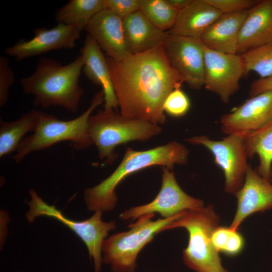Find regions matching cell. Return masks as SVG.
<instances>
[{
  "instance_id": "1",
  "label": "cell",
  "mask_w": 272,
  "mask_h": 272,
  "mask_svg": "<svg viewBox=\"0 0 272 272\" xmlns=\"http://www.w3.org/2000/svg\"><path fill=\"white\" fill-rule=\"evenodd\" d=\"M107 60L120 115L163 124L164 102L184 81L170 65L163 44L120 61Z\"/></svg>"
},
{
  "instance_id": "2",
  "label": "cell",
  "mask_w": 272,
  "mask_h": 272,
  "mask_svg": "<svg viewBox=\"0 0 272 272\" xmlns=\"http://www.w3.org/2000/svg\"><path fill=\"white\" fill-rule=\"evenodd\" d=\"M84 65L81 55L65 65L52 58L42 57L34 72L20 83L25 93L33 96L35 107L58 106L76 113L83 94L79 79Z\"/></svg>"
},
{
  "instance_id": "3",
  "label": "cell",
  "mask_w": 272,
  "mask_h": 272,
  "mask_svg": "<svg viewBox=\"0 0 272 272\" xmlns=\"http://www.w3.org/2000/svg\"><path fill=\"white\" fill-rule=\"evenodd\" d=\"M189 154L188 149L177 141L144 151L127 148L121 162L110 175L98 184L85 190L87 209L93 212L112 211L117 202L115 189L126 177L153 166L172 170L175 165L186 164Z\"/></svg>"
},
{
  "instance_id": "4",
  "label": "cell",
  "mask_w": 272,
  "mask_h": 272,
  "mask_svg": "<svg viewBox=\"0 0 272 272\" xmlns=\"http://www.w3.org/2000/svg\"><path fill=\"white\" fill-rule=\"evenodd\" d=\"M220 218L212 205L187 210L164 229L184 228L188 243L183 250L185 264L195 272H229L221 263L219 252L214 248L212 235L219 226Z\"/></svg>"
},
{
  "instance_id": "5",
  "label": "cell",
  "mask_w": 272,
  "mask_h": 272,
  "mask_svg": "<svg viewBox=\"0 0 272 272\" xmlns=\"http://www.w3.org/2000/svg\"><path fill=\"white\" fill-rule=\"evenodd\" d=\"M103 102L104 93L101 90L94 96L85 112L76 118L66 121L41 112L35 130L21 142L14 160L19 163L29 154L62 141H71L76 150L89 148L93 144L88 132L89 119L95 108Z\"/></svg>"
},
{
  "instance_id": "6",
  "label": "cell",
  "mask_w": 272,
  "mask_h": 272,
  "mask_svg": "<svg viewBox=\"0 0 272 272\" xmlns=\"http://www.w3.org/2000/svg\"><path fill=\"white\" fill-rule=\"evenodd\" d=\"M161 130L159 124L125 118L114 109L99 110L89 119V137L97 147L99 159L106 164H112L116 159L114 150L117 146L149 140Z\"/></svg>"
},
{
  "instance_id": "7",
  "label": "cell",
  "mask_w": 272,
  "mask_h": 272,
  "mask_svg": "<svg viewBox=\"0 0 272 272\" xmlns=\"http://www.w3.org/2000/svg\"><path fill=\"white\" fill-rule=\"evenodd\" d=\"M182 213L156 220H152L154 214L140 217L129 225L127 231L114 234L104 241L103 262L110 264L113 272H134L137 257L141 250Z\"/></svg>"
},
{
  "instance_id": "8",
  "label": "cell",
  "mask_w": 272,
  "mask_h": 272,
  "mask_svg": "<svg viewBox=\"0 0 272 272\" xmlns=\"http://www.w3.org/2000/svg\"><path fill=\"white\" fill-rule=\"evenodd\" d=\"M31 199L28 202L29 210L26 218L30 223L40 216L56 219L73 231L85 243L90 259H93L95 272H100L103 259L102 245L109 232L116 228V222L102 220V212H95L89 219L77 221L65 217L55 206L46 203L33 189L29 192Z\"/></svg>"
},
{
  "instance_id": "9",
  "label": "cell",
  "mask_w": 272,
  "mask_h": 272,
  "mask_svg": "<svg viewBox=\"0 0 272 272\" xmlns=\"http://www.w3.org/2000/svg\"><path fill=\"white\" fill-rule=\"evenodd\" d=\"M190 144L201 145L212 154L214 162L223 171L225 191L235 194L243 185L249 165L244 135H227L221 140H213L203 135L185 140Z\"/></svg>"
},
{
  "instance_id": "10",
  "label": "cell",
  "mask_w": 272,
  "mask_h": 272,
  "mask_svg": "<svg viewBox=\"0 0 272 272\" xmlns=\"http://www.w3.org/2000/svg\"><path fill=\"white\" fill-rule=\"evenodd\" d=\"M203 207L202 200L189 195L182 189L171 169L162 167L161 186L155 198L148 203L125 210L119 218L123 221L134 220L146 214L158 213L162 218L167 219L185 211Z\"/></svg>"
},
{
  "instance_id": "11",
  "label": "cell",
  "mask_w": 272,
  "mask_h": 272,
  "mask_svg": "<svg viewBox=\"0 0 272 272\" xmlns=\"http://www.w3.org/2000/svg\"><path fill=\"white\" fill-rule=\"evenodd\" d=\"M204 87L217 95L224 103L240 88V80L245 75V66L240 54L216 51L205 46Z\"/></svg>"
},
{
  "instance_id": "12",
  "label": "cell",
  "mask_w": 272,
  "mask_h": 272,
  "mask_svg": "<svg viewBox=\"0 0 272 272\" xmlns=\"http://www.w3.org/2000/svg\"><path fill=\"white\" fill-rule=\"evenodd\" d=\"M163 45L170 65L184 82L195 90L203 87L205 45L200 39L168 32Z\"/></svg>"
},
{
  "instance_id": "13",
  "label": "cell",
  "mask_w": 272,
  "mask_h": 272,
  "mask_svg": "<svg viewBox=\"0 0 272 272\" xmlns=\"http://www.w3.org/2000/svg\"><path fill=\"white\" fill-rule=\"evenodd\" d=\"M81 31L73 25L58 23L51 29L39 28L34 31V36L29 40L19 39L5 49L10 56L21 61L52 51L72 49L76 47Z\"/></svg>"
},
{
  "instance_id": "14",
  "label": "cell",
  "mask_w": 272,
  "mask_h": 272,
  "mask_svg": "<svg viewBox=\"0 0 272 272\" xmlns=\"http://www.w3.org/2000/svg\"><path fill=\"white\" fill-rule=\"evenodd\" d=\"M221 128L227 135H245L272 122V90L251 97L221 116Z\"/></svg>"
},
{
  "instance_id": "15",
  "label": "cell",
  "mask_w": 272,
  "mask_h": 272,
  "mask_svg": "<svg viewBox=\"0 0 272 272\" xmlns=\"http://www.w3.org/2000/svg\"><path fill=\"white\" fill-rule=\"evenodd\" d=\"M270 181L260 176L249 165L243 185L235 194L237 206L230 228L238 230L248 216L272 209Z\"/></svg>"
},
{
  "instance_id": "16",
  "label": "cell",
  "mask_w": 272,
  "mask_h": 272,
  "mask_svg": "<svg viewBox=\"0 0 272 272\" xmlns=\"http://www.w3.org/2000/svg\"><path fill=\"white\" fill-rule=\"evenodd\" d=\"M85 30L108 57L120 61L129 55L123 19L112 12L101 11L91 19Z\"/></svg>"
},
{
  "instance_id": "17",
  "label": "cell",
  "mask_w": 272,
  "mask_h": 272,
  "mask_svg": "<svg viewBox=\"0 0 272 272\" xmlns=\"http://www.w3.org/2000/svg\"><path fill=\"white\" fill-rule=\"evenodd\" d=\"M269 43H272V0H261L249 10L243 23L237 53Z\"/></svg>"
},
{
  "instance_id": "18",
  "label": "cell",
  "mask_w": 272,
  "mask_h": 272,
  "mask_svg": "<svg viewBox=\"0 0 272 272\" xmlns=\"http://www.w3.org/2000/svg\"><path fill=\"white\" fill-rule=\"evenodd\" d=\"M81 55L84 60L83 71L85 76L94 84L100 85L104 93L105 109H116L118 102L114 89L110 70L101 49L87 35Z\"/></svg>"
},
{
  "instance_id": "19",
  "label": "cell",
  "mask_w": 272,
  "mask_h": 272,
  "mask_svg": "<svg viewBox=\"0 0 272 272\" xmlns=\"http://www.w3.org/2000/svg\"><path fill=\"white\" fill-rule=\"evenodd\" d=\"M249 11L222 14L205 31L200 40L211 50L237 53L240 31Z\"/></svg>"
},
{
  "instance_id": "20",
  "label": "cell",
  "mask_w": 272,
  "mask_h": 272,
  "mask_svg": "<svg viewBox=\"0 0 272 272\" xmlns=\"http://www.w3.org/2000/svg\"><path fill=\"white\" fill-rule=\"evenodd\" d=\"M222 14L207 0H192L179 11L175 23L167 31L173 35L199 39Z\"/></svg>"
},
{
  "instance_id": "21",
  "label": "cell",
  "mask_w": 272,
  "mask_h": 272,
  "mask_svg": "<svg viewBox=\"0 0 272 272\" xmlns=\"http://www.w3.org/2000/svg\"><path fill=\"white\" fill-rule=\"evenodd\" d=\"M123 25L129 54L144 52L162 45L168 34L153 25L140 11L123 19Z\"/></svg>"
},
{
  "instance_id": "22",
  "label": "cell",
  "mask_w": 272,
  "mask_h": 272,
  "mask_svg": "<svg viewBox=\"0 0 272 272\" xmlns=\"http://www.w3.org/2000/svg\"><path fill=\"white\" fill-rule=\"evenodd\" d=\"M41 111L32 110L11 122L0 120V157L16 151L24 137L34 132Z\"/></svg>"
},
{
  "instance_id": "23",
  "label": "cell",
  "mask_w": 272,
  "mask_h": 272,
  "mask_svg": "<svg viewBox=\"0 0 272 272\" xmlns=\"http://www.w3.org/2000/svg\"><path fill=\"white\" fill-rule=\"evenodd\" d=\"M248 157L258 155L259 164L256 170L263 178L271 181L272 168V122L244 135Z\"/></svg>"
},
{
  "instance_id": "24",
  "label": "cell",
  "mask_w": 272,
  "mask_h": 272,
  "mask_svg": "<svg viewBox=\"0 0 272 272\" xmlns=\"http://www.w3.org/2000/svg\"><path fill=\"white\" fill-rule=\"evenodd\" d=\"M105 8V0H71L57 10L55 17L58 23L73 25L82 31Z\"/></svg>"
},
{
  "instance_id": "25",
  "label": "cell",
  "mask_w": 272,
  "mask_h": 272,
  "mask_svg": "<svg viewBox=\"0 0 272 272\" xmlns=\"http://www.w3.org/2000/svg\"><path fill=\"white\" fill-rule=\"evenodd\" d=\"M139 11L153 25L166 32L173 27L179 12L167 0H140Z\"/></svg>"
},
{
  "instance_id": "26",
  "label": "cell",
  "mask_w": 272,
  "mask_h": 272,
  "mask_svg": "<svg viewBox=\"0 0 272 272\" xmlns=\"http://www.w3.org/2000/svg\"><path fill=\"white\" fill-rule=\"evenodd\" d=\"M240 54L245 66V75L254 72L260 79L272 76V43L252 48Z\"/></svg>"
},
{
  "instance_id": "27",
  "label": "cell",
  "mask_w": 272,
  "mask_h": 272,
  "mask_svg": "<svg viewBox=\"0 0 272 272\" xmlns=\"http://www.w3.org/2000/svg\"><path fill=\"white\" fill-rule=\"evenodd\" d=\"M212 242L217 251L230 256L240 253L245 245L242 234L230 227H217L212 233Z\"/></svg>"
},
{
  "instance_id": "28",
  "label": "cell",
  "mask_w": 272,
  "mask_h": 272,
  "mask_svg": "<svg viewBox=\"0 0 272 272\" xmlns=\"http://www.w3.org/2000/svg\"><path fill=\"white\" fill-rule=\"evenodd\" d=\"M190 107V99L181 90V87L175 88L170 93L163 106L164 112L175 117L185 115L189 111Z\"/></svg>"
},
{
  "instance_id": "29",
  "label": "cell",
  "mask_w": 272,
  "mask_h": 272,
  "mask_svg": "<svg viewBox=\"0 0 272 272\" xmlns=\"http://www.w3.org/2000/svg\"><path fill=\"white\" fill-rule=\"evenodd\" d=\"M15 74L9 61L4 56L0 57V106L5 105L9 98L10 87L15 82Z\"/></svg>"
},
{
  "instance_id": "30",
  "label": "cell",
  "mask_w": 272,
  "mask_h": 272,
  "mask_svg": "<svg viewBox=\"0 0 272 272\" xmlns=\"http://www.w3.org/2000/svg\"><path fill=\"white\" fill-rule=\"evenodd\" d=\"M222 14L248 11L259 1L257 0H207Z\"/></svg>"
},
{
  "instance_id": "31",
  "label": "cell",
  "mask_w": 272,
  "mask_h": 272,
  "mask_svg": "<svg viewBox=\"0 0 272 272\" xmlns=\"http://www.w3.org/2000/svg\"><path fill=\"white\" fill-rule=\"evenodd\" d=\"M140 0H105V9L123 19L139 11Z\"/></svg>"
},
{
  "instance_id": "32",
  "label": "cell",
  "mask_w": 272,
  "mask_h": 272,
  "mask_svg": "<svg viewBox=\"0 0 272 272\" xmlns=\"http://www.w3.org/2000/svg\"><path fill=\"white\" fill-rule=\"evenodd\" d=\"M272 90V76L264 79H259L253 82L249 89L250 97L263 92Z\"/></svg>"
},
{
  "instance_id": "33",
  "label": "cell",
  "mask_w": 272,
  "mask_h": 272,
  "mask_svg": "<svg viewBox=\"0 0 272 272\" xmlns=\"http://www.w3.org/2000/svg\"><path fill=\"white\" fill-rule=\"evenodd\" d=\"M192 0H167L168 2L176 10L180 11L187 7Z\"/></svg>"
},
{
  "instance_id": "34",
  "label": "cell",
  "mask_w": 272,
  "mask_h": 272,
  "mask_svg": "<svg viewBox=\"0 0 272 272\" xmlns=\"http://www.w3.org/2000/svg\"><path fill=\"white\" fill-rule=\"evenodd\" d=\"M270 180H271V181H272V168H271V169L270 175Z\"/></svg>"
},
{
  "instance_id": "35",
  "label": "cell",
  "mask_w": 272,
  "mask_h": 272,
  "mask_svg": "<svg viewBox=\"0 0 272 272\" xmlns=\"http://www.w3.org/2000/svg\"><path fill=\"white\" fill-rule=\"evenodd\" d=\"M18 272H20V271H18Z\"/></svg>"
}]
</instances>
